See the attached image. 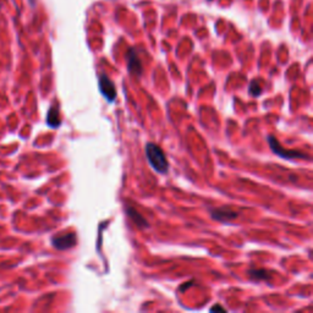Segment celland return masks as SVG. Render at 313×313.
<instances>
[{
    "instance_id": "obj_1",
    "label": "cell",
    "mask_w": 313,
    "mask_h": 313,
    "mask_svg": "<svg viewBox=\"0 0 313 313\" xmlns=\"http://www.w3.org/2000/svg\"><path fill=\"white\" fill-rule=\"evenodd\" d=\"M146 156H147L151 166L156 172H159V174H166L168 172V159H166V156L160 147H158L156 144L150 142V144L146 145Z\"/></svg>"
},
{
    "instance_id": "obj_2",
    "label": "cell",
    "mask_w": 313,
    "mask_h": 313,
    "mask_svg": "<svg viewBox=\"0 0 313 313\" xmlns=\"http://www.w3.org/2000/svg\"><path fill=\"white\" fill-rule=\"evenodd\" d=\"M269 145H271L272 151L275 153V155L280 156L282 158L285 159H294V158H300V159H307V156L304 155V153L298 152V151H288L284 150V147L279 145V142L277 141V139L273 136H271L268 139Z\"/></svg>"
},
{
    "instance_id": "obj_3",
    "label": "cell",
    "mask_w": 313,
    "mask_h": 313,
    "mask_svg": "<svg viewBox=\"0 0 313 313\" xmlns=\"http://www.w3.org/2000/svg\"><path fill=\"white\" fill-rule=\"evenodd\" d=\"M77 239L75 234H65L59 235V236H54L52 239V245L56 250H69V248L74 247L76 245Z\"/></svg>"
},
{
    "instance_id": "obj_4",
    "label": "cell",
    "mask_w": 313,
    "mask_h": 313,
    "mask_svg": "<svg viewBox=\"0 0 313 313\" xmlns=\"http://www.w3.org/2000/svg\"><path fill=\"white\" fill-rule=\"evenodd\" d=\"M99 88L107 101L114 102L115 97H117V90H115L114 82L107 75H101L99 77Z\"/></svg>"
},
{
    "instance_id": "obj_5",
    "label": "cell",
    "mask_w": 313,
    "mask_h": 313,
    "mask_svg": "<svg viewBox=\"0 0 313 313\" xmlns=\"http://www.w3.org/2000/svg\"><path fill=\"white\" fill-rule=\"evenodd\" d=\"M128 69L132 75L140 76L142 74V64L139 55L135 52V49H130L128 52Z\"/></svg>"
},
{
    "instance_id": "obj_6",
    "label": "cell",
    "mask_w": 313,
    "mask_h": 313,
    "mask_svg": "<svg viewBox=\"0 0 313 313\" xmlns=\"http://www.w3.org/2000/svg\"><path fill=\"white\" fill-rule=\"evenodd\" d=\"M212 217L219 222H230L237 217V213L229 207H222L212 210Z\"/></svg>"
},
{
    "instance_id": "obj_7",
    "label": "cell",
    "mask_w": 313,
    "mask_h": 313,
    "mask_svg": "<svg viewBox=\"0 0 313 313\" xmlns=\"http://www.w3.org/2000/svg\"><path fill=\"white\" fill-rule=\"evenodd\" d=\"M47 123L50 128H58V126L60 125L61 120H60V118H59L58 108H55V107L50 108L47 115Z\"/></svg>"
},
{
    "instance_id": "obj_8",
    "label": "cell",
    "mask_w": 313,
    "mask_h": 313,
    "mask_svg": "<svg viewBox=\"0 0 313 313\" xmlns=\"http://www.w3.org/2000/svg\"><path fill=\"white\" fill-rule=\"evenodd\" d=\"M126 213H128L129 217H130L131 219L134 220L136 225L142 226V228H145V226H148V223L146 222V219H144V218H142V215L140 214V213H137L134 208H131V207H128V209H126Z\"/></svg>"
},
{
    "instance_id": "obj_9",
    "label": "cell",
    "mask_w": 313,
    "mask_h": 313,
    "mask_svg": "<svg viewBox=\"0 0 313 313\" xmlns=\"http://www.w3.org/2000/svg\"><path fill=\"white\" fill-rule=\"evenodd\" d=\"M248 274L253 280H269L272 278V274L264 269H252Z\"/></svg>"
},
{
    "instance_id": "obj_10",
    "label": "cell",
    "mask_w": 313,
    "mask_h": 313,
    "mask_svg": "<svg viewBox=\"0 0 313 313\" xmlns=\"http://www.w3.org/2000/svg\"><path fill=\"white\" fill-rule=\"evenodd\" d=\"M250 93L255 97H258L262 93L261 86H260V83H258V81H252V82H251Z\"/></svg>"
},
{
    "instance_id": "obj_11",
    "label": "cell",
    "mask_w": 313,
    "mask_h": 313,
    "mask_svg": "<svg viewBox=\"0 0 313 313\" xmlns=\"http://www.w3.org/2000/svg\"><path fill=\"white\" fill-rule=\"evenodd\" d=\"M210 311H222V312H225V309H223V307L220 306H214L210 309Z\"/></svg>"
}]
</instances>
